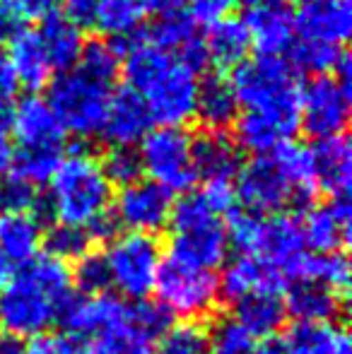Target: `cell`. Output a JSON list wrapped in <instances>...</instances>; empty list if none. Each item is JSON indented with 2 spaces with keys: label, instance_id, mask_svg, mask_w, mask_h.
Masks as SVG:
<instances>
[{
  "label": "cell",
  "instance_id": "obj_8",
  "mask_svg": "<svg viewBox=\"0 0 352 354\" xmlns=\"http://www.w3.org/2000/svg\"><path fill=\"white\" fill-rule=\"evenodd\" d=\"M152 292L172 318L178 316L181 321L193 323L212 316L220 304V280L212 270L193 268L172 256L162 261Z\"/></svg>",
  "mask_w": 352,
  "mask_h": 354
},
{
  "label": "cell",
  "instance_id": "obj_48",
  "mask_svg": "<svg viewBox=\"0 0 352 354\" xmlns=\"http://www.w3.org/2000/svg\"><path fill=\"white\" fill-rule=\"evenodd\" d=\"M19 82H17V75H15V68L10 63V56L8 51L0 48V99H8L17 92Z\"/></svg>",
  "mask_w": 352,
  "mask_h": 354
},
{
  "label": "cell",
  "instance_id": "obj_32",
  "mask_svg": "<svg viewBox=\"0 0 352 354\" xmlns=\"http://www.w3.org/2000/svg\"><path fill=\"white\" fill-rule=\"evenodd\" d=\"M145 19L142 0H99L92 24L109 39H128Z\"/></svg>",
  "mask_w": 352,
  "mask_h": 354
},
{
  "label": "cell",
  "instance_id": "obj_43",
  "mask_svg": "<svg viewBox=\"0 0 352 354\" xmlns=\"http://www.w3.org/2000/svg\"><path fill=\"white\" fill-rule=\"evenodd\" d=\"M102 169L109 181H111V186L113 183L128 186V183L138 181L142 174L140 157H138V152L133 147H113L102 162Z\"/></svg>",
  "mask_w": 352,
  "mask_h": 354
},
{
  "label": "cell",
  "instance_id": "obj_41",
  "mask_svg": "<svg viewBox=\"0 0 352 354\" xmlns=\"http://www.w3.org/2000/svg\"><path fill=\"white\" fill-rule=\"evenodd\" d=\"M39 203L37 186L22 181L19 176L0 178V214L10 212H34Z\"/></svg>",
  "mask_w": 352,
  "mask_h": 354
},
{
  "label": "cell",
  "instance_id": "obj_26",
  "mask_svg": "<svg viewBox=\"0 0 352 354\" xmlns=\"http://www.w3.org/2000/svg\"><path fill=\"white\" fill-rule=\"evenodd\" d=\"M10 63L17 75V82L29 89H39L51 80V61L41 46L37 29H17L10 37Z\"/></svg>",
  "mask_w": 352,
  "mask_h": 354
},
{
  "label": "cell",
  "instance_id": "obj_40",
  "mask_svg": "<svg viewBox=\"0 0 352 354\" xmlns=\"http://www.w3.org/2000/svg\"><path fill=\"white\" fill-rule=\"evenodd\" d=\"M254 350L256 340L232 318L220 321L207 333V354H254Z\"/></svg>",
  "mask_w": 352,
  "mask_h": 354
},
{
  "label": "cell",
  "instance_id": "obj_28",
  "mask_svg": "<svg viewBox=\"0 0 352 354\" xmlns=\"http://www.w3.org/2000/svg\"><path fill=\"white\" fill-rule=\"evenodd\" d=\"M239 113L232 82L222 75H210L203 82H198V97H196V113L203 121L207 131L220 133L222 128L232 126Z\"/></svg>",
  "mask_w": 352,
  "mask_h": 354
},
{
  "label": "cell",
  "instance_id": "obj_35",
  "mask_svg": "<svg viewBox=\"0 0 352 354\" xmlns=\"http://www.w3.org/2000/svg\"><path fill=\"white\" fill-rule=\"evenodd\" d=\"M295 48V66L304 73H311L314 77L321 75H328L340 68V63L348 58V53L338 46H328V44H319V41H304L299 39Z\"/></svg>",
  "mask_w": 352,
  "mask_h": 354
},
{
  "label": "cell",
  "instance_id": "obj_6",
  "mask_svg": "<svg viewBox=\"0 0 352 354\" xmlns=\"http://www.w3.org/2000/svg\"><path fill=\"white\" fill-rule=\"evenodd\" d=\"M172 258L193 268L212 270L222 266L230 251L225 217L207 203L203 191L183 193L172 207Z\"/></svg>",
  "mask_w": 352,
  "mask_h": 354
},
{
  "label": "cell",
  "instance_id": "obj_10",
  "mask_svg": "<svg viewBox=\"0 0 352 354\" xmlns=\"http://www.w3.org/2000/svg\"><path fill=\"white\" fill-rule=\"evenodd\" d=\"M136 152L150 181L160 183L169 193H188L198 181L191 157V136L181 126H160L150 131Z\"/></svg>",
  "mask_w": 352,
  "mask_h": 354
},
{
  "label": "cell",
  "instance_id": "obj_53",
  "mask_svg": "<svg viewBox=\"0 0 352 354\" xmlns=\"http://www.w3.org/2000/svg\"><path fill=\"white\" fill-rule=\"evenodd\" d=\"M12 27H15L12 12H10V10H5L3 5H0V39L8 37V34L12 32Z\"/></svg>",
  "mask_w": 352,
  "mask_h": 354
},
{
  "label": "cell",
  "instance_id": "obj_19",
  "mask_svg": "<svg viewBox=\"0 0 352 354\" xmlns=\"http://www.w3.org/2000/svg\"><path fill=\"white\" fill-rule=\"evenodd\" d=\"M285 287L287 280L280 270L249 253H239L230 261L220 280V294H225L232 304L249 294H280Z\"/></svg>",
  "mask_w": 352,
  "mask_h": 354
},
{
  "label": "cell",
  "instance_id": "obj_44",
  "mask_svg": "<svg viewBox=\"0 0 352 354\" xmlns=\"http://www.w3.org/2000/svg\"><path fill=\"white\" fill-rule=\"evenodd\" d=\"M27 354H85L82 345L66 333H41L32 337Z\"/></svg>",
  "mask_w": 352,
  "mask_h": 354
},
{
  "label": "cell",
  "instance_id": "obj_3",
  "mask_svg": "<svg viewBox=\"0 0 352 354\" xmlns=\"http://www.w3.org/2000/svg\"><path fill=\"white\" fill-rule=\"evenodd\" d=\"M123 73L128 89L142 99L150 118L160 126H181L196 113L198 75L172 53L138 37L128 46Z\"/></svg>",
  "mask_w": 352,
  "mask_h": 354
},
{
  "label": "cell",
  "instance_id": "obj_2",
  "mask_svg": "<svg viewBox=\"0 0 352 354\" xmlns=\"http://www.w3.org/2000/svg\"><path fill=\"white\" fill-rule=\"evenodd\" d=\"M71 294V268L48 253L37 256L5 284L0 294V326L19 340L48 333Z\"/></svg>",
  "mask_w": 352,
  "mask_h": 354
},
{
  "label": "cell",
  "instance_id": "obj_55",
  "mask_svg": "<svg viewBox=\"0 0 352 354\" xmlns=\"http://www.w3.org/2000/svg\"><path fill=\"white\" fill-rule=\"evenodd\" d=\"M254 354H282V350H280V345H272V342H266V345H256V350H254Z\"/></svg>",
  "mask_w": 352,
  "mask_h": 354
},
{
  "label": "cell",
  "instance_id": "obj_57",
  "mask_svg": "<svg viewBox=\"0 0 352 354\" xmlns=\"http://www.w3.org/2000/svg\"><path fill=\"white\" fill-rule=\"evenodd\" d=\"M244 3H246V5H249V8H251V5H259V3H263V0H244Z\"/></svg>",
  "mask_w": 352,
  "mask_h": 354
},
{
  "label": "cell",
  "instance_id": "obj_42",
  "mask_svg": "<svg viewBox=\"0 0 352 354\" xmlns=\"http://www.w3.org/2000/svg\"><path fill=\"white\" fill-rule=\"evenodd\" d=\"M131 316L138 333L150 342H157L172 328V316L157 301L131 304Z\"/></svg>",
  "mask_w": 352,
  "mask_h": 354
},
{
  "label": "cell",
  "instance_id": "obj_18",
  "mask_svg": "<svg viewBox=\"0 0 352 354\" xmlns=\"http://www.w3.org/2000/svg\"><path fill=\"white\" fill-rule=\"evenodd\" d=\"M152 131V118L142 99L133 89L123 87L113 92L104 118L102 136L113 147H133Z\"/></svg>",
  "mask_w": 352,
  "mask_h": 354
},
{
  "label": "cell",
  "instance_id": "obj_20",
  "mask_svg": "<svg viewBox=\"0 0 352 354\" xmlns=\"http://www.w3.org/2000/svg\"><path fill=\"white\" fill-rule=\"evenodd\" d=\"M352 29L350 0H321L297 15V34L304 41H319L343 48Z\"/></svg>",
  "mask_w": 352,
  "mask_h": 354
},
{
  "label": "cell",
  "instance_id": "obj_23",
  "mask_svg": "<svg viewBox=\"0 0 352 354\" xmlns=\"http://www.w3.org/2000/svg\"><path fill=\"white\" fill-rule=\"evenodd\" d=\"M44 246L41 217L34 212H10L0 214V253L17 266H27L39 256Z\"/></svg>",
  "mask_w": 352,
  "mask_h": 354
},
{
  "label": "cell",
  "instance_id": "obj_17",
  "mask_svg": "<svg viewBox=\"0 0 352 354\" xmlns=\"http://www.w3.org/2000/svg\"><path fill=\"white\" fill-rule=\"evenodd\" d=\"M306 248L314 253L343 251L350 239V201L331 198L328 205H311L299 217Z\"/></svg>",
  "mask_w": 352,
  "mask_h": 354
},
{
  "label": "cell",
  "instance_id": "obj_9",
  "mask_svg": "<svg viewBox=\"0 0 352 354\" xmlns=\"http://www.w3.org/2000/svg\"><path fill=\"white\" fill-rule=\"evenodd\" d=\"M111 277V287L118 289L121 299L145 301L157 280L162 266V248L155 236L147 234H123L109 241L104 253Z\"/></svg>",
  "mask_w": 352,
  "mask_h": 354
},
{
  "label": "cell",
  "instance_id": "obj_15",
  "mask_svg": "<svg viewBox=\"0 0 352 354\" xmlns=\"http://www.w3.org/2000/svg\"><path fill=\"white\" fill-rule=\"evenodd\" d=\"M19 142V149H61L66 142V128L61 126L58 116L48 102L37 94L24 97L17 106L12 109V123Z\"/></svg>",
  "mask_w": 352,
  "mask_h": 354
},
{
  "label": "cell",
  "instance_id": "obj_50",
  "mask_svg": "<svg viewBox=\"0 0 352 354\" xmlns=\"http://www.w3.org/2000/svg\"><path fill=\"white\" fill-rule=\"evenodd\" d=\"M0 354H27V345L15 335H0Z\"/></svg>",
  "mask_w": 352,
  "mask_h": 354
},
{
  "label": "cell",
  "instance_id": "obj_5",
  "mask_svg": "<svg viewBox=\"0 0 352 354\" xmlns=\"http://www.w3.org/2000/svg\"><path fill=\"white\" fill-rule=\"evenodd\" d=\"M237 104L251 113L277 118L299 128V80L290 63L282 58L256 56L234 68L232 75Z\"/></svg>",
  "mask_w": 352,
  "mask_h": 354
},
{
  "label": "cell",
  "instance_id": "obj_1",
  "mask_svg": "<svg viewBox=\"0 0 352 354\" xmlns=\"http://www.w3.org/2000/svg\"><path fill=\"white\" fill-rule=\"evenodd\" d=\"M316 178L311 149L287 142L275 152L254 157L237 171L234 196L251 214H280L290 205H304L314 198Z\"/></svg>",
  "mask_w": 352,
  "mask_h": 354
},
{
  "label": "cell",
  "instance_id": "obj_16",
  "mask_svg": "<svg viewBox=\"0 0 352 354\" xmlns=\"http://www.w3.org/2000/svg\"><path fill=\"white\" fill-rule=\"evenodd\" d=\"M142 39L147 44H152L155 48H160V51L172 53V56L178 58L188 71H193L196 75L207 66L205 44L198 37L196 22L188 15H183L181 10L157 17V22L152 24L150 32Z\"/></svg>",
  "mask_w": 352,
  "mask_h": 354
},
{
  "label": "cell",
  "instance_id": "obj_25",
  "mask_svg": "<svg viewBox=\"0 0 352 354\" xmlns=\"http://www.w3.org/2000/svg\"><path fill=\"white\" fill-rule=\"evenodd\" d=\"M285 311L295 316V323H333L343 311V297L316 282L299 280L287 289Z\"/></svg>",
  "mask_w": 352,
  "mask_h": 354
},
{
  "label": "cell",
  "instance_id": "obj_47",
  "mask_svg": "<svg viewBox=\"0 0 352 354\" xmlns=\"http://www.w3.org/2000/svg\"><path fill=\"white\" fill-rule=\"evenodd\" d=\"M61 5L71 22H75L77 27H85V24H92L99 0H61Z\"/></svg>",
  "mask_w": 352,
  "mask_h": 354
},
{
  "label": "cell",
  "instance_id": "obj_33",
  "mask_svg": "<svg viewBox=\"0 0 352 354\" xmlns=\"http://www.w3.org/2000/svg\"><path fill=\"white\" fill-rule=\"evenodd\" d=\"M299 280L316 282L321 287L333 289L335 294L345 297L350 284V261L343 251L333 253H309L299 268Z\"/></svg>",
  "mask_w": 352,
  "mask_h": 354
},
{
  "label": "cell",
  "instance_id": "obj_22",
  "mask_svg": "<svg viewBox=\"0 0 352 354\" xmlns=\"http://www.w3.org/2000/svg\"><path fill=\"white\" fill-rule=\"evenodd\" d=\"M191 157L198 178L210 181H232L239 171V149L222 133L205 131L191 138Z\"/></svg>",
  "mask_w": 352,
  "mask_h": 354
},
{
  "label": "cell",
  "instance_id": "obj_4",
  "mask_svg": "<svg viewBox=\"0 0 352 354\" xmlns=\"http://www.w3.org/2000/svg\"><path fill=\"white\" fill-rule=\"evenodd\" d=\"M46 207L58 224L87 229L106 217L113 201V186L102 162L89 152H73L61 159L51 176Z\"/></svg>",
  "mask_w": 352,
  "mask_h": 354
},
{
  "label": "cell",
  "instance_id": "obj_56",
  "mask_svg": "<svg viewBox=\"0 0 352 354\" xmlns=\"http://www.w3.org/2000/svg\"><path fill=\"white\" fill-rule=\"evenodd\" d=\"M292 3H297L299 8H309V5H316V3H321V0H292Z\"/></svg>",
  "mask_w": 352,
  "mask_h": 354
},
{
  "label": "cell",
  "instance_id": "obj_51",
  "mask_svg": "<svg viewBox=\"0 0 352 354\" xmlns=\"http://www.w3.org/2000/svg\"><path fill=\"white\" fill-rule=\"evenodd\" d=\"M10 167H12V147L8 142V136H0V178H5Z\"/></svg>",
  "mask_w": 352,
  "mask_h": 354
},
{
  "label": "cell",
  "instance_id": "obj_39",
  "mask_svg": "<svg viewBox=\"0 0 352 354\" xmlns=\"http://www.w3.org/2000/svg\"><path fill=\"white\" fill-rule=\"evenodd\" d=\"M75 270H71L73 284H77L82 297H99V294H109L111 287V277H109L106 258L104 253L89 251L80 261H75Z\"/></svg>",
  "mask_w": 352,
  "mask_h": 354
},
{
  "label": "cell",
  "instance_id": "obj_45",
  "mask_svg": "<svg viewBox=\"0 0 352 354\" xmlns=\"http://www.w3.org/2000/svg\"><path fill=\"white\" fill-rule=\"evenodd\" d=\"M61 5V0H10V12L12 17L22 19H46L51 15H56V8Z\"/></svg>",
  "mask_w": 352,
  "mask_h": 354
},
{
  "label": "cell",
  "instance_id": "obj_49",
  "mask_svg": "<svg viewBox=\"0 0 352 354\" xmlns=\"http://www.w3.org/2000/svg\"><path fill=\"white\" fill-rule=\"evenodd\" d=\"M142 5H145V12H155L157 17H162V15L178 12L183 8V0H142Z\"/></svg>",
  "mask_w": 352,
  "mask_h": 354
},
{
  "label": "cell",
  "instance_id": "obj_54",
  "mask_svg": "<svg viewBox=\"0 0 352 354\" xmlns=\"http://www.w3.org/2000/svg\"><path fill=\"white\" fill-rule=\"evenodd\" d=\"M15 272H17V268H15L12 263H10L8 258L3 256V253H0V284L5 287V284H8L15 277Z\"/></svg>",
  "mask_w": 352,
  "mask_h": 354
},
{
  "label": "cell",
  "instance_id": "obj_27",
  "mask_svg": "<svg viewBox=\"0 0 352 354\" xmlns=\"http://www.w3.org/2000/svg\"><path fill=\"white\" fill-rule=\"evenodd\" d=\"M280 350L282 354H352V340L345 328L333 323H295Z\"/></svg>",
  "mask_w": 352,
  "mask_h": 354
},
{
  "label": "cell",
  "instance_id": "obj_38",
  "mask_svg": "<svg viewBox=\"0 0 352 354\" xmlns=\"http://www.w3.org/2000/svg\"><path fill=\"white\" fill-rule=\"evenodd\" d=\"M85 73L94 77L104 80V82H116L118 73H121V48L113 46L109 41H92L85 44L80 58L75 63Z\"/></svg>",
  "mask_w": 352,
  "mask_h": 354
},
{
  "label": "cell",
  "instance_id": "obj_30",
  "mask_svg": "<svg viewBox=\"0 0 352 354\" xmlns=\"http://www.w3.org/2000/svg\"><path fill=\"white\" fill-rule=\"evenodd\" d=\"M285 301L280 294H249L234 301V318L254 340L272 337L285 326Z\"/></svg>",
  "mask_w": 352,
  "mask_h": 354
},
{
  "label": "cell",
  "instance_id": "obj_36",
  "mask_svg": "<svg viewBox=\"0 0 352 354\" xmlns=\"http://www.w3.org/2000/svg\"><path fill=\"white\" fill-rule=\"evenodd\" d=\"M44 246H46L48 256L66 263V261H80L82 256H87V253L92 251L94 241L87 229L56 224V227L44 236Z\"/></svg>",
  "mask_w": 352,
  "mask_h": 354
},
{
  "label": "cell",
  "instance_id": "obj_37",
  "mask_svg": "<svg viewBox=\"0 0 352 354\" xmlns=\"http://www.w3.org/2000/svg\"><path fill=\"white\" fill-rule=\"evenodd\" d=\"M155 354H207V330L203 323L181 321L157 340Z\"/></svg>",
  "mask_w": 352,
  "mask_h": 354
},
{
  "label": "cell",
  "instance_id": "obj_7",
  "mask_svg": "<svg viewBox=\"0 0 352 354\" xmlns=\"http://www.w3.org/2000/svg\"><path fill=\"white\" fill-rule=\"evenodd\" d=\"M111 97V82H104L82 68L73 66L71 71H63L53 80L46 102L66 133L71 131L80 138H94L102 136Z\"/></svg>",
  "mask_w": 352,
  "mask_h": 354
},
{
  "label": "cell",
  "instance_id": "obj_13",
  "mask_svg": "<svg viewBox=\"0 0 352 354\" xmlns=\"http://www.w3.org/2000/svg\"><path fill=\"white\" fill-rule=\"evenodd\" d=\"M249 256H256L280 270L287 282H297L299 277V268L304 258L309 256L304 243V234H302L299 217L295 214H270V217H261L259 232H256L254 246H251Z\"/></svg>",
  "mask_w": 352,
  "mask_h": 354
},
{
  "label": "cell",
  "instance_id": "obj_14",
  "mask_svg": "<svg viewBox=\"0 0 352 354\" xmlns=\"http://www.w3.org/2000/svg\"><path fill=\"white\" fill-rule=\"evenodd\" d=\"M251 46L259 56L280 58L295 46L297 39V15L287 0H263L251 5L244 19Z\"/></svg>",
  "mask_w": 352,
  "mask_h": 354
},
{
  "label": "cell",
  "instance_id": "obj_21",
  "mask_svg": "<svg viewBox=\"0 0 352 354\" xmlns=\"http://www.w3.org/2000/svg\"><path fill=\"white\" fill-rule=\"evenodd\" d=\"M311 149L316 188L331 198H348L352 178V149L345 136L319 140Z\"/></svg>",
  "mask_w": 352,
  "mask_h": 354
},
{
  "label": "cell",
  "instance_id": "obj_34",
  "mask_svg": "<svg viewBox=\"0 0 352 354\" xmlns=\"http://www.w3.org/2000/svg\"><path fill=\"white\" fill-rule=\"evenodd\" d=\"M61 159V149H17V154H12V174L32 186H41L51 181Z\"/></svg>",
  "mask_w": 352,
  "mask_h": 354
},
{
  "label": "cell",
  "instance_id": "obj_24",
  "mask_svg": "<svg viewBox=\"0 0 352 354\" xmlns=\"http://www.w3.org/2000/svg\"><path fill=\"white\" fill-rule=\"evenodd\" d=\"M297 131H299L297 126L282 123L277 118L244 111L234 121V140H237L234 145L237 149H244V152H251L256 157H263V154L275 152L282 145L292 142Z\"/></svg>",
  "mask_w": 352,
  "mask_h": 354
},
{
  "label": "cell",
  "instance_id": "obj_46",
  "mask_svg": "<svg viewBox=\"0 0 352 354\" xmlns=\"http://www.w3.org/2000/svg\"><path fill=\"white\" fill-rule=\"evenodd\" d=\"M191 12L201 22H217L222 17H230V10L234 8L237 0H188Z\"/></svg>",
  "mask_w": 352,
  "mask_h": 354
},
{
  "label": "cell",
  "instance_id": "obj_52",
  "mask_svg": "<svg viewBox=\"0 0 352 354\" xmlns=\"http://www.w3.org/2000/svg\"><path fill=\"white\" fill-rule=\"evenodd\" d=\"M10 123H12V106L8 99H0V136H8Z\"/></svg>",
  "mask_w": 352,
  "mask_h": 354
},
{
  "label": "cell",
  "instance_id": "obj_58",
  "mask_svg": "<svg viewBox=\"0 0 352 354\" xmlns=\"http://www.w3.org/2000/svg\"><path fill=\"white\" fill-rule=\"evenodd\" d=\"M8 3H10V0H8Z\"/></svg>",
  "mask_w": 352,
  "mask_h": 354
},
{
  "label": "cell",
  "instance_id": "obj_29",
  "mask_svg": "<svg viewBox=\"0 0 352 354\" xmlns=\"http://www.w3.org/2000/svg\"><path fill=\"white\" fill-rule=\"evenodd\" d=\"M41 46L46 51L51 68L58 71H71L80 58L82 48H85V37H82V27L66 17V15H51L44 19L41 29H37Z\"/></svg>",
  "mask_w": 352,
  "mask_h": 354
},
{
  "label": "cell",
  "instance_id": "obj_11",
  "mask_svg": "<svg viewBox=\"0 0 352 354\" xmlns=\"http://www.w3.org/2000/svg\"><path fill=\"white\" fill-rule=\"evenodd\" d=\"M350 121V80L314 77L299 94V126L319 140L343 136Z\"/></svg>",
  "mask_w": 352,
  "mask_h": 354
},
{
  "label": "cell",
  "instance_id": "obj_12",
  "mask_svg": "<svg viewBox=\"0 0 352 354\" xmlns=\"http://www.w3.org/2000/svg\"><path fill=\"white\" fill-rule=\"evenodd\" d=\"M172 193L162 188L160 183L150 178H138V181L121 186V191L113 198V222L116 227L128 229L131 234H157L169 224L172 217Z\"/></svg>",
  "mask_w": 352,
  "mask_h": 354
},
{
  "label": "cell",
  "instance_id": "obj_31",
  "mask_svg": "<svg viewBox=\"0 0 352 354\" xmlns=\"http://www.w3.org/2000/svg\"><path fill=\"white\" fill-rule=\"evenodd\" d=\"M203 44H205L207 63H215L220 68L241 66L251 48L246 24L237 17H222L217 22H212Z\"/></svg>",
  "mask_w": 352,
  "mask_h": 354
}]
</instances>
